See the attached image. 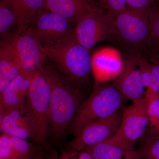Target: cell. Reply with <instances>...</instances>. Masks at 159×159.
Instances as JSON below:
<instances>
[{"label": "cell", "instance_id": "12", "mask_svg": "<svg viewBox=\"0 0 159 159\" xmlns=\"http://www.w3.org/2000/svg\"><path fill=\"white\" fill-rule=\"evenodd\" d=\"M0 127L2 134L26 140H35V127L26 107L7 110L1 109Z\"/></svg>", "mask_w": 159, "mask_h": 159}, {"label": "cell", "instance_id": "25", "mask_svg": "<svg viewBox=\"0 0 159 159\" xmlns=\"http://www.w3.org/2000/svg\"><path fill=\"white\" fill-rule=\"evenodd\" d=\"M148 109L150 125V130L148 132L159 134V99L149 104Z\"/></svg>", "mask_w": 159, "mask_h": 159}, {"label": "cell", "instance_id": "26", "mask_svg": "<svg viewBox=\"0 0 159 159\" xmlns=\"http://www.w3.org/2000/svg\"><path fill=\"white\" fill-rule=\"evenodd\" d=\"M100 7L111 14L122 11L127 6L126 0H98Z\"/></svg>", "mask_w": 159, "mask_h": 159}, {"label": "cell", "instance_id": "30", "mask_svg": "<svg viewBox=\"0 0 159 159\" xmlns=\"http://www.w3.org/2000/svg\"><path fill=\"white\" fill-rule=\"evenodd\" d=\"M30 159H45V158L41 154L39 153L38 154H37Z\"/></svg>", "mask_w": 159, "mask_h": 159}, {"label": "cell", "instance_id": "9", "mask_svg": "<svg viewBox=\"0 0 159 159\" xmlns=\"http://www.w3.org/2000/svg\"><path fill=\"white\" fill-rule=\"evenodd\" d=\"M149 123L148 107L143 97L124 108L116 134L134 145L144 136Z\"/></svg>", "mask_w": 159, "mask_h": 159}, {"label": "cell", "instance_id": "23", "mask_svg": "<svg viewBox=\"0 0 159 159\" xmlns=\"http://www.w3.org/2000/svg\"><path fill=\"white\" fill-rule=\"evenodd\" d=\"M148 15L151 29L148 42L159 45V3L156 2L148 9Z\"/></svg>", "mask_w": 159, "mask_h": 159}, {"label": "cell", "instance_id": "7", "mask_svg": "<svg viewBox=\"0 0 159 159\" xmlns=\"http://www.w3.org/2000/svg\"><path fill=\"white\" fill-rule=\"evenodd\" d=\"M121 122L118 112L111 116L89 122L66 145V150L83 151L110 138L118 132Z\"/></svg>", "mask_w": 159, "mask_h": 159}, {"label": "cell", "instance_id": "10", "mask_svg": "<svg viewBox=\"0 0 159 159\" xmlns=\"http://www.w3.org/2000/svg\"><path fill=\"white\" fill-rule=\"evenodd\" d=\"M139 57H126L123 69L114 83L122 97L133 102L143 98L145 94V86L138 64Z\"/></svg>", "mask_w": 159, "mask_h": 159}, {"label": "cell", "instance_id": "31", "mask_svg": "<svg viewBox=\"0 0 159 159\" xmlns=\"http://www.w3.org/2000/svg\"><path fill=\"white\" fill-rule=\"evenodd\" d=\"M131 154H130L129 155L123 158H122L121 159H130V156Z\"/></svg>", "mask_w": 159, "mask_h": 159}, {"label": "cell", "instance_id": "3", "mask_svg": "<svg viewBox=\"0 0 159 159\" xmlns=\"http://www.w3.org/2000/svg\"><path fill=\"white\" fill-rule=\"evenodd\" d=\"M111 14L115 22L111 39L125 52L126 57L142 56L151 34L148 10H135L126 6L122 11Z\"/></svg>", "mask_w": 159, "mask_h": 159}, {"label": "cell", "instance_id": "28", "mask_svg": "<svg viewBox=\"0 0 159 159\" xmlns=\"http://www.w3.org/2000/svg\"><path fill=\"white\" fill-rule=\"evenodd\" d=\"M142 56L150 62L159 64V45L148 42Z\"/></svg>", "mask_w": 159, "mask_h": 159}, {"label": "cell", "instance_id": "24", "mask_svg": "<svg viewBox=\"0 0 159 159\" xmlns=\"http://www.w3.org/2000/svg\"><path fill=\"white\" fill-rule=\"evenodd\" d=\"M44 157L45 159H93L90 155L86 151H70L62 148L59 154L56 150H51L45 154Z\"/></svg>", "mask_w": 159, "mask_h": 159}, {"label": "cell", "instance_id": "2", "mask_svg": "<svg viewBox=\"0 0 159 159\" xmlns=\"http://www.w3.org/2000/svg\"><path fill=\"white\" fill-rule=\"evenodd\" d=\"M39 45L43 53L72 81L83 83L93 73L90 51L79 42L74 30L53 45L43 46L39 43Z\"/></svg>", "mask_w": 159, "mask_h": 159}, {"label": "cell", "instance_id": "16", "mask_svg": "<svg viewBox=\"0 0 159 159\" xmlns=\"http://www.w3.org/2000/svg\"><path fill=\"white\" fill-rule=\"evenodd\" d=\"M135 150L134 145L116 134L84 151L93 159H121Z\"/></svg>", "mask_w": 159, "mask_h": 159}, {"label": "cell", "instance_id": "22", "mask_svg": "<svg viewBox=\"0 0 159 159\" xmlns=\"http://www.w3.org/2000/svg\"><path fill=\"white\" fill-rule=\"evenodd\" d=\"M10 137L13 148L12 159H30L37 154L35 146L26 139Z\"/></svg>", "mask_w": 159, "mask_h": 159}, {"label": "cell", "instance_id": "15", "mask_svg": "<svg viewBox=\"0 0 159 159\" xmlns=\"http://www.w3.org/2000/svg\"><path fill=\"white\" fill-rule=\"evenodd\" d=\"M22 71L11 39H2L0 43V93L6 89Z\"/></svg>", "mask_w": 159, "mask_h": 159}, {"label": "cell", "instance_id": "18", "mask_svg": "<svg viewBox=\"0 0 159 159\" xmlns=\"http://www.w3.org/2000/svg\"><path fill=\"white\" fill-rule=\"evenodd\" d=\"M14 7L18 20L17 34L27 32L31 23L46 9L45 0H8Z\"/></svg>", "mask_w": 159, "mask_h": 159}, {"label": "cell", "instance_id": "8", "mask_svg": "<svg viewBox=\"0 0 159 159\" xmlns=\"http://www.w3.org/2000/svg\"><path fill=\"white\" fill-rule=\"evenodd\" d=\"M68 20L45 9L31 23L27 33L43 46L53 45L74 31Z\"/></svg>", "mask_w": 159, "mask_h": 159}, {"label": "cell", "instance_id": "4", "mask_svg": "<svg viewBox=\"0 0 159 159\" xmlns=\"http://www.w3.org/2000/svg\"><path fill=\"white\" fill-rule=\"evenodd\" d=\"M123 99L114 85L103 83L95 87L90 97L80 106L71 125V133L76 136L89 122L118 112Z\"/></svg>", "mask_w": 159, "mask_h": 159}, {"label": "cell", "instance_id": "17", "mask_svg": "<svg viewBox=\"0 0 159 159\" xmlns=\"http://www.w3.org/2000/svg\"><path fill=\"white\" fill-rule=\"evenodd\" d=\"M46 9L77 24L86 12L97 6L95 0H45Z\"/></svg>", "mask_w": 159, "mask_h": 159}, {"label": "cell", "instance_id": "29", "mask_svg": "<svg viewBox=\"0 0 159 159\" xmlns=\"http://www.w3.org/2000/svg\"><path fill=\"white\" fill-rule=\"evenodd\" d=\"M158 0H126L127 7L137 10H148Z\"/></svg>", "mask_w": 159, "mask_h": 159}, {"label": "cell", "instance_id": "13", "mask_svg": "<svg viewBox=\"0 0 159 159\" xmlns=\"http://www.w3.org/2000/svg\"><path fill=\"white\" fill-rule=\"evenodd\" d=\"M119 53L115 50L103 49L97 51L92 57V72L95 87L116 78L123 67Z\"/></svg>", "mask_w": 159, "mask_h": 159}, {"label": "cell", "instance_id": "27", "mask_svg": "<svg viewBox=\"0 0 159 159\" xmlns=\"http://www.w3.org/2000/svg\"><path fill=\"white\" fill-rule=\"evenodd\" d=\"M13 148L11 137L2 134L0 137V159H12Z\"/></svg>", "mask_w": 159, "mask_h": 159}, {"label": "cell", "instance_id": "20", "mask_svg": "<svg viewBox=\"0 0 159 159\" xmlns=\"http://www.w3.org/2000/svg\"><path fill=\"white\" fill-rule=\"evenodd\" d=\"M145 87L159 93V64L150 62L143 56L138 58Z\"/></svg>", "mask_w": 159, "mask_h": 159}, {"label": "cell", "instance_id": "6", "mask_svg": "<svg viewBox=\"0 0 159 159\" xmlns=\"http://www.w3.org/2000/svg\"><path fill=\"white\" fill-rule=\"evenodd\" d=\"M74 32L79 42L90 51L97 43L113 36V17L108 11L97 6L80 18Z\"/></svg>", "mask_w": 159, "mask_h": 159}, {"label": "cell", "instance_id": "5", "mask_svg": "<svg viewBox=\"0 0 159 159\" xmlns=\"http://www.w3.org/2000/svg\"><path fill=\"white\" fill-rule=\"evenodd\" d=\"M51 88L40 70L34 73L26 100V107L34 123L35 130L34 141L43 143L48 133Z\"/></svg>", "mask_w": 159, "mask_h": 159}, {"label": "cell", "instance_id": "21", "mask_svg": "<svg viewBox=\"0 0 159 159\" xmlns=\"http://www.w3.org/2000/svg\"><path fill=\"white\" fill-rule=\"evenodd\" d=\"M136 150L142 159H159V134L148 132Z\"/></svg>", "mask_w": 159, "mask_h": 159}, {"label": "cell", "instance_id": "19", "mask_svg": "<svg viewBox=\"0 0 159 159\" xmlns=\"http://www.w3.org/2000/svg\"><path fill=\"white\" fill-rule=\"evenodd\" d=\"M18 20L14 7L8 0H0V34L2 39L12 36L11 30L17 31Z\"/></svg>", "mask_w": 159, "mask_h": 159}, {"label": "cell", "instance_id": "11", "mask_svg": "<svg viewBox=\"0 0 159 159\" xmlns=\"http://www.w3.org/2000/svg\"><path fill=\"white\" fill-rule=\"evenodd\" d=\"M19 58L22 70L34 74L44 63L46 55L37 41L27 32L9 37Z\"/></svg>", "mask_w": 159, "mask_h": 159}, {"label": "cell", "instance_id": "32", "mask_svg": "<svg viewBox=\"0 0 159 159\" xmlns=\"http://www.w3.org/2000/svg\"><path fill=\"white\" fill-rule=\"evenodd\" d=\"M158 2L159 3V0H158Z\"/></svg>", "mask_w": 159, "mask_h": 159}, {"label": "cell", "instance_id": "1", "mask_svg": "<svg viewBox=\"0 0 159 159\" xmlns=\"http://www.w3.org/2000/svg\"><path fill=\"white\" fill-rule=\"evenodd\" d=\"M40 70L51 88L49 122L54 137L59 138L72 124L80 105V97L54 67L43 64Z\"/></svg>", "mask_w": 159, "mask_h": 159}, {"label": "cell", "instance_id": "14", "mask_svg": "<svg viewBox=\"0 0 159 159\" xmlns=\"http://www.w3.org/2000/svg\"><path fill=\"white\" fill-rule=\"evenodd\" d=\"M34 74L22 71L1 93V109L25 107L26 98Z\"/></svg>", "mask_w": 159, "mask_h": 159}]
</instances>
